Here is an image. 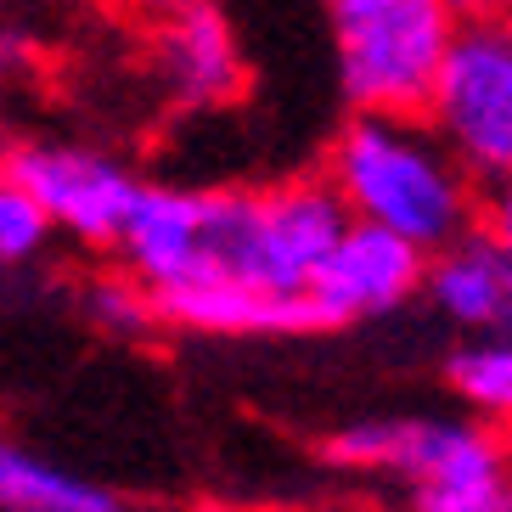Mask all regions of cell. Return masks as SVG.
<instances>
[{
  "mask_svg": "<svg viewBox=\"0 0 512 512\" xmlns=\"http://www.w3.org/2000/svg\"><path fill=\"white\" fill-rule=\"evenodd\" d=\"M332 192L344 197L349 220L406 237L422 254L479 226V186L462 175L451 152L422 119H355L332 141L327 164Z\"/></svg>",
  "mask_w": 512,
  "mask_h": 512,
  "instance_id": "cell-1",
  "label": "cell"
},
{
  "mask_svg": "<svg viewBox=\"0 0 512 512\" xmlns=\"http://www.w3.org/2000/svg\"><path fill=\"white\" fill-rule=\"evenodd\" d=\"M338 91L366 119H422L439 57L462 29L445 0H327Z\"/></svg>",
  "mask_w": 512,
  "mask_h": 512,
  "instance_id": "cell-2",
  "label": "cell"
},
{
  "mask_svg": "<svg viewBox=\"0 0 512 512\" xmlns=\"http://www.w3.org/2000/svg\"><path fill=\"white\" fill-rule=\"evenodd\" d=\"M422 124L473 186L501 192L512 175V34L501 17L462 23L439 57Z\"/></svg>",
  "mask_w": 512,
  "mask_h": 512,
  "instance_id": "cell-3",
  "label": "cell"
},
{
  "mask_svg": "<svg viewBox=\"0 0 512 512\" xmlns=\"http://www.w3.org/2000/svg\"><path fill=\"white\" fill-rule=\"evenodd\" d=\"M12 186L34 197V209L46 214L51 231L91 242V248H113L130 203H136L141 181L119 158L91 147H62V141H29L17 147L0 169Z\"/></svg>",
  "mask_w": 512,
  "mask_h": 512,
  "instance_id": "cell-4",
  "label": "cell"
},
{
  "mask_svg": "<svg viewBox=\"0 0 512 512\" xmlns=\"http://www.w3.org/2000/svg\"><path fill=\"white\" fill-rule=\"evenodd\" d=\"M422 265H428V254L411 248L406 237L349 220V231L321 259V271L310 276L304 293L316 304L321 327L332 332V327H349V321L400 310L411 293H422Z\"/></svg>",
  "mask_w": 512,
  "mask_h": 512,
  "instance_id": "cell-5",
  "label": "cell"
},
{
  "mask_svg": "<svg viewBox=\"0 0 512 512\" xmlns=\"http://www.w3.org/2000/svg\"><path fill=\"white\" fill-rule=\"evenodd\" d=\"M422 293L467 338H507L512 327V242L501 226H473L422 265Z\"/></svg>",
  "mask_w": 512,
  "mask_h": 512,
  "instance_id": "cell-6",
  "label": "cell"
},
{
  "mask_svg": "<svg viewBox=\"0 0 512 512\" xmlns=\"http://www.w3.org/2000/svg\"><path fill=\"white\" fill-rule=\"evenodd\" d=\"M152 321L209 338H299L327 332L310 293H259L248 282H175L152 287Z\"/></svg>",
  "mask_w": 512,
  "mask_h": 512,
  "instance_id": "cell-7",
  "label": "cell"
},
{
  "mask_svg": "<svg viewBox=\"0 0 512 512\" xmlns=\"http://www.w3.org/2000/svg\"><path fill=\"white\" fill-rule=\"evenodd\" d=\"M349 231L344 197L332 181H287L259 192V259H265V287L271 293H304L321 259L338 248Z\"/></svg>",
  "mask_w": 512,
  "mask_h": 512,
  "instance_id": "cell-8",
  "label": "cell"
},
{
  "mask_svg": "<svg viewBox=\"0 0 512 512\" xmlns=\"http://www.w3.org/2000/svg\"><path fill=\"white\" fill-rule=\"evenodd\" d=\"M158 62L169 91L192 107L231 102L242 91V57L231 23L214 12V0H158Z\"/></svg>",
  "mask_w": 512,
  "mask_h": 512,
  "instance_id": "cell-9",
  "label": "cell"
},
{
  "mask_svg": "<svg viewBox=\"0 0 512 512\" xmlns=\"http://www.w3.org/2000/svg\"><path fill=\"white\" fill-rule=\"evenodd\" d=\"M0 512H130L119 490L0 439Z\"/></svg>",
  "mask_w": 512,
  "mask_h": 512,
  "instance_id": "cell-10",
  "label": "cell"
},
{
  "mask_svg": "<svg viewBox=\"0 0 512 512\" xmlns=\"http://www.w3.org/2000/svg\"><path fill=\"white\" fill-rule=\"evenodd\" d=\"M445 377H451V389L484 422H501L512 411V344L507 338H467V344H456L451 361H445Z\"/></svg>",
  "mask_w": 512,
  "mask_h": 512,
  "instance_id": "cell-11",
  "label": "cell"
},
{
  "mask_svg": "<svg viewBox=\"0 0 512 512\" xmlns=\"http://www.w3.org/2000/svg\"><path fill=\"white\" fill-rule=\"evenodd\" d=\"M411 512H512V473H462V479L439 484H406Z\"/></svg>",
  "mask_w": 512,
  "mask_h": 512,
  "instance_id": "cell-12",
  "label": "cell"
},
{
  "mask_svg": "<svg viewBox=\"0 0 512 512\" xmlns=\"http://www.w3.org/2000/svg\"><path fill=\"white\" fill-rule=\"evenodd\" d=\"M46 242H51L46 214L34 209V197L23 192V186H12L0 175V265H23V259H34Z\"/></svg>",
  "mask_w": 512,
  "mask_h": 512,
  "instance_id": "cell-13",
  "label": "cell"
},
{
  "mask_svg": "<svg viewBox=\"0 0 512 512\" xmlns=\"http://www.w3.org/2000/svg\"><path fill=\"white\" fill-rule=\"evenodd\" d=\"M85 304H91V316L102 321L107 332L152 327V299H147V287H141L136 276H102V282L85 293Z\"/></svg>",
  "mask_w": 512,
  "mask_h": 512,
  "instance_id": "cell-14",
  "label": "cell"
},
{
  "mask_svg": "<svg viewBox=\"0 0 512 512\" xmlns=\"http://www.w3.org/2000/svg\"><path fill=\"white\" fill-rule=\"evenodd\" d=\"M34 62V40L17 29H0V74H17V68H29Z\"/></svg>",
  "mask_w": 512,
  "mask_h": 512,
  "instance_id": "cell-15",
  "label": "cell"
},
{
  "mask_svg": "<svg viewBox=\"0 0 512 512\" xmlns=\"http://www.w3.org/2000/svg\"><path fill=\"white\" fill-rule=\"evenodd\" d=\"M456 12V23H484V17H501V0H445Z\"/></svg>",
  "mask_w": 512,
  "mask_h": 512,
  "instance_id": "cell-16",
  "label": "cell"
}]
</instances>
